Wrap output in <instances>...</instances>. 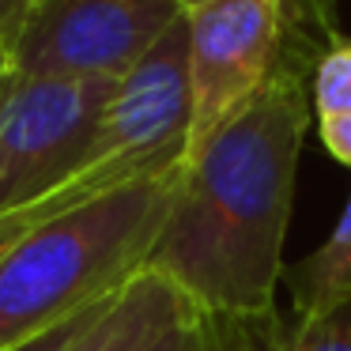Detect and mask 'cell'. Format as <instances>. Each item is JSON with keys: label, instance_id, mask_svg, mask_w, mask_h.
Instances as JSON below:
<instances>
[{"label": "cell", "instance_id": "obj_1", "mask_svg": "<svg viewBox=\"0 0 351 351\" xmlns=\"http://www.w3.org/2000/svg\"><path fill=\"white\" fill-rule=\"evenodd\" d=\"M310 117V72L291 49L257 99L182 162L147 272L215 317L272 313Z\"/></svg>", "mask_w": 351, "mask_h": 351}, {"label": "cell", "instance_id": "obj_2", "mask_svg": "<svg viewBox=\"0 0 351 351\" xmlns=\"http://www.w3.org/2000/svg\"><path fill=\"white\" fill-rule=\"evenodd\" d=\"M182 167L57 204L0 253V351L102 302L147 265Z\"/></svg>", "mask_w": 351, "mask_h": 351}, {"label": "cell", "instance_id": "obj_3", "mask_svg": "<svg viewBox=\"0 0 351 351\" xmlns=\"http://www.w3.org/2000/svg\"><path fill=\"white\" fill-rule=\"evenodd\" d=\"M185 144H189V31L182 16L129 76L117 80L84 167L53 200L76 204L136 178L182 167Z\"/></svg>", "mask_w": 351, "mask_h": 351}, {"label": "cell", "instance_id": "obj_4", "mask_svg": "<svg viewBox=\"0 0 351 351\" xmlns=\"http://www.w3.org/2000/svg\"><path fill=\"white\" fill-rule=\"evenodd\" d=\"M117 80L19 76L0 87V219L53 200L87 159Z\"/></svg>", "mask_w": 351, "mask_h": 351}, {"label": "cell", "instance_id": "obj_5", "mask_svg": "<svg viewBox=\"0 0 351 351\" xmlns=\"http://www.w3.org/2000/svg\"><path fill=\"white\" fill-rule=\"evenodd\" d=\"M189 31V144L197 155L287 61V0H204L185 12Z\"/></svg>", "mask_w": 351, "mask_h": 351}, {"label": "cell", "instance_id": "obj_6", "mask_svg": "<svg viewBox=\"0 0 351 351\" xmlns=\"http://www.w3.org/2000/svg\"><path fill=\"white\" fill-rule=\"evenodd\" d=\"M178 0H42L8 38L19 76L125 80L182 19Z\"/></svg>", "mask_w": 351, "mask_h": 351}, {"label": "cell", "instance_id": "obj_7", "mask_svg": "<svg viewBox=\"0 0 351 351\" xmlns=\"http://www.w3.org/2000/svg\"><path fill=\"white\" fill-rule=\"evenodd\" d=\"M182 310L185 298L162 276L140 268L95 310V317L64 343V351H144Z\"/></svg>", "mask_w": 351, "mask_h": 351}, {"label": "cell", "instance_id": "obj_8", "mask_svg": "<svg viewBox=\"0 0 351 351\" xmlns=\"http://www.w3.org/2000/svg\"><path fill=\"white\" fill-rule=\"evenodd\" d=\"M234 336L238 351H351V291L306 317L272 310L265 317L234 321Z\"/></svg>", "mask_w": 351, "mask_h": 351}, {"label": "cell", "instance_id": "obj_9", "mask_svg": "<svg viewBox=\"0 0 351 351\" xmlns=\"http://www.w3.org/2000/svg\"><path fill=\"white\" fill-rule=\"evenodd\" d=\"M280 283H287L291 317L317 313L328 302H336L343 291H351V197L340 212V223L325 238V245H317L298 265L283 268Z\"/></svg>", "mask_w": 351, "mask_h": 351}, {"label": "cell", "instance_id": "obj_10", "mask_svg": "<svg viewBox=\"0 0 351 351\" xmlns=\"http://www.w3.org/2000/svg\"><path fill=\"white\" fill-rule=\"evenodd\" d=\"M310 110L321 144L336 162L351 167V42L332 38L310 72Z\"/></svg>", "mask_w": 351, "mask_h": 351}, {"label": "cell", "instance_id": "obj_11", "mask_svg": "<svg viewBox=\"0 0 351 351\" xmlns=\"http://www.w3.org/2000/svg\"><path fill=\"white\" fill-rule=\"evenodd\" d=\"M144 351H238L234 321L215 317V313H204L193 302H185V310Z\"/></svg>", "mask_w": 351, "mask_h": 351}, {"label": "cell", "instance_id": "obj_12", "mask_svg": "<svg viewBox=\"0 0 351 351\" xmlns=\"http://www.w3.org/2000/svg\"><path fill=\"white\" fill-rule=\"evenodd\" d=\"M110 298V295H106ZM102 298V302H106ZM102 302H95V306H87L84 313H76V317H69L64 325H57V328H49V332H42V336H34V340H27V343H19V348H12V351H64V343L72 340V336L80 332V328L87 325V321L95 317V310H99Z\"/></svg>", "mask_w": 351, "mask_h": 351}, {"label": "cell", "instance_id": "obj_13", "mask_svg": "<svg viewBox=\"0 0 351 351\" xmlns=\"http://www.w3.org/2000/svg\"><path fill=\"white\" fill-rule=\"evenodd\" d=\"M57 204H64V200H46L42 208H31V212H23V215H8V219H0V253L8 250V245L16 242V238L23 234L34 219H42V215H46L49 208H57Z\"/></svg>", "mask_w": 351, "mask_h": 351}, {"label": "cell", "instance_id": "obj_14", "mask_svg": "<svg viewBox=\"0 0 351 351\" xmlns=\"http://www.w3.org/2000/svg\"><path fill=\"white\" fill-rule=\"evenodd\" d=\"M38 4L42 0H0V34L12 38V34L19 31V23H23Z\"/></svg>", "mask_w": 351, "mask_h": 351}, {"label": "cell", "instance_id": "obj_15", "mask_svg": "<svg viewBox=\"0 0 351 351\" xmlns=\"http://www.w3.org/2000/svg\"><path fill=\"white\" fill-rule=\"evenodd\" d=\"M12 64H8V38L0 34V87H4V80H8Z\"/></svg>", "mask_w": 351, "mask_h": 351}, {"label": "cell", "instance_id": "obj_16", "mask_svg": "<svg viewBox=\"0 0 351 351\" xmlns=\"http://www.w3.org/2000/svg\"><path fill=\"white\" fill-rule=\"evenodd\" d=\"M182 4V12H189V8H197V4H204V0H178Z\"/></svg>", "mask_w": 351, "mask_h": 351}, {"label": "cell", "instance_id": "obj_17", "mask_svg": "<svg viewBox=\"0 0 351 351\" xmlns=\"http://www.w3.org/2000/svg\"><path fill=\"white\" fill-rule=\"evenodd\" d=\"M234 340H238V336H234Z\"/></svg>", "mask_w": 351, "mask_h": 351}]
</instances>
